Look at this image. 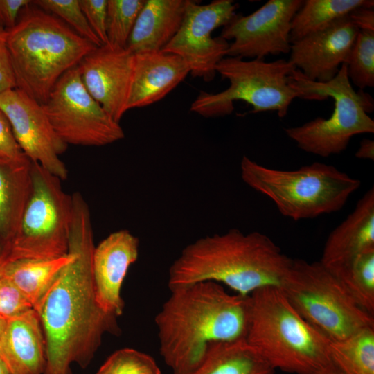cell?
<instances>
[{
	"label": "cell",
	"mask_w": 374,
	"mask_h": 374,
	"mask_svg": "<svg viewBox=\"0 0 374 374\" xmlns=\"http://www.w3.org/2000/svg\"><path fill=\"white\" fill-rule=\"evenodd\" d=\"M3 249H4V244H3V242L2 241V240L0 238V261H1L2 256H3Z\"/></svg>",
	"instance_id": "42"
},
{
	"label": "cell",
	"mask_w": 374,
	"mask_h": 374,
	"mask_svg": "<svg viewBox=\"0 0 374 374\" xmlns=\"http://www.w3.org/2000/svg\"><path fill=\"white\" fill-rule=\"evenodd\" d=\"M348 15L359 30H374L373 7H359L353 10Z\"/></svg>",
	"instance_id": "37"
},
{
	"label": "cell",
	"mask_w": 374,
	"mask_h": 374,
	"mask_svg": "<svg viewBox=\"0 0 374 374\" xmlns=\"http://www.w3.org/2000/svg\"><path fill=\"white\" fill-rule=\"evenodd\" d=\"M154 318L159 352L173 374H190L217 342L245 339L249 295L230 294L213 281L170 290Z\"/></svg>",
	"instance_id": "2"
},
{
	"label": "cell",
	"mask_w": 374,
	"mask_h": 374,
	"mask_svg": "<svg viewBox=\"0 0 374 374\" xmlns=\"http://www.w3.org/2000/svg\"><path fill=\"white\" fill-rule=\"evenodd\" d=\"M96 374H161L154 359L134 348H124L113 353Z\"/></svg>",
	"instance_id": "30"
},
{
	"label": "cell",
	"mask_w": 374,
	"mask_h": 374,
	"mask_svg": "<svg viewBox=\"0 0 374 374\" xmlns=\"http://www.w3.org/2000/svg\"><path fill=\"white\" fill-rule=\"evenodd\" d=\"M134 66V54L107 44L94 48L78 64L87 91L118 123L127 112Z\"/></svg>",
	"instance_id": "15"
},
{
	"label": "cell",
	"mask_w": 374,
	"mask_h": 374,
	"mask_svg": "<svg viewBox=\"0 0 374 374\" xmlns=\"http://www.w3.org/2000/svg\"><path fill=\"white\" fill-rule=\"evenodd\" d=\"M0 358L12 374H43L46 364L44 330L30 308L7 320L0 339Z\"/></svg>",
	"instance_id": "19"
},
{
	"label": "cell",
	"mask_w": 374,
	"mask_h": 374,
	"mask_svg": "<svg viewBox=\"0 0 374 374\" xmlns=\"http://www.w3.org/2000/svg\"><path fill=\"white\" fill-rule=\"evenodd\" d=\"M358 32L348 15L292 43L289 60L306 79L327 82L345 63Z\"/></svg>",
	"instance_id": "16"
},
{
	"label": "cell",
	"mask_w": 374,
	"mask_h": 374,
	"mask_svg": "<svg viewBox=\"0 0 374 374\" xmlns=\"http://www.w3.org/2000/svg\"><path fill=\"white\" fill-rule=\"evenodd\" d=\"M145 0H107V44L125 48Z\"/></svg>",
	"instance_id": "29"
},
{
	"label": "cell",
	"mask_w": 374,
	"mask_h": 374,
	"mask_svg": "<svg viewBox=\"0 0 374 374\" xmlns=\"http://www.w3.org/2000/svg\"><path fill=\"white\" fill-rule=\"evenodd\" d=\"M295 310L330 341L374 326V317L319 261L292 260L278 287Z\"/></svg>",
	"instance_id": "8"
},
{
	"label": "cell",
	"mask_w": 374,
	"mask_h": 374,
	"mask_svg": "<svg viewBox=\"0 0 374 374\" xmlns=\"http://www.w3.org/2000/svg\"><path fill=\"white\" fill-rule=\"evenodd\" d=\"M374 7L373 0H305L291 24L290 42L293 43L325 28L355 9Z\"/></svg>",
	"instance_id": "25"
},
{
	"label": "cell",
	"mask_w": 374,
	"mask_h": 374,
	"mask_svg": "<svg viewBox=\"0 0 374 374\" xmlns=\"http://www.w3.org/2000/svg\"><path fill=\"white\" fill-rule=\"evenodd\" d=\"M189 0H145L125 48L133 54L161 51L183 22Z\"/></svg>",
	"instance_id": "21"
},
{
	"label": "cell",
	"mask_w": 374,
	"mask_h": 374,
	"mask_svg": "<svg viewBox=\"0 0 374 374\" xmlns=\"http://www.w3.org/2000/svg\"><path fill=\"white\" fill-rule=\"evenodd\" d=\"M355 156L361 159H374V141L369 139L361 141Z\"/></svg>",
	"instance_id": "38"
},
{
	"label": "cell",
	"mask_w": 374,
	"mask_h": 374,
	"mask_svg": "<svg viewBox=\"0 0 374 374\" xmlns=\"http://www.w3.org/2000/svg\"><path fill=\"white\" fill-rule=\"evenodd\" d=\"M7 320L0 317V339L5 330L7 324Z\"/></svg>",
	"instance_id": "40"
},
{
	"label": "cell",
	"mask_w": 374,
	"mask_h": 374,
	"mask_svg": "<svg viewBox=\"0 0 374 374\" xmlns=\"http://www.w3.org/2000/svg\"><path fill=\"white\" fill-rule=\"evenodd\" d=\"M343 64L336 76L327 82L309 80L295 69L291 78L301 98L334 100V109L328 118H316L303 125L285 129L286 135L304 152L322 157L346 149L353 136L374 132V121L368 113L373 109L372 98L353 89Z\"/></svg>",
	"instance_id": "7"
},
{
	"label": "cell",
	"mask_w": 374,
	"mask_h": 374,
	"mask_svg": "<svg viewBox=\"0 0 374 374\" xmlns=\"http://www.w3.org/2000/svg\"><path fill=\"white\" fill-rule=\"evenodd\" d=\"M190 74L184 60L163 51L134 54V66L126 109L143 107L161 100Z\"/></svg>",
	"instance_id": "18"
},
{
	"label": "cell",
	"mask_w": 374,
	"mask_h": 374,
	"mask_svg": "<svg viewBox=\"0 0 374 374\" xmlns=\"http://www.w3.org/2000/svg\"><path fill=\"white\" fill-rule=\"evenodd\" d=\"M32 161L0 158V238L4 247L16 233L32 189Z\"/></svg>",
	"instance_id": "22"
},
{
	"label": "cell",
	"mask_w": 374,
	"mask_h": 374,
	"mask_svg": "<svg viewBox=\"0 0 374 374\" xmlns=\"http://www.w3.org/2000/svg\"><path fill=\"white\" fill-rule=\"evenodd\" d=\"M31 3L30 0H0V27L6 30L13 28L21 10Z\"/></svg>",
	"instance_id": "36"
},
{
	"label": "cell",
	"mask_w": 374,
	"mask_h": 374,
	"mask_svg": "<svg viewBox=\"0 0 374 374\" xmlns=\"http://www.w3.org/2000/svg\"><path fill=\"white\" fill-rule=\"evenodd\" d=\"M292 258L267 235L231 229L184 247L168 270L169 290L202 281L224 284L242 295L279 287Z\"/></svg>",
	"instance_id": "3"
},
{
	"label": "cell",
	"mask_w": 374,
	"mask_h": 374,
	"mask_svg": "<svg viewBox=\"0 0 374 374\" xmlns=\"http://www.w3.org/2000/svg\"><path fill=\"white\" fill-rule=\"evenodd\" d=\"M33 3L60 19L96 46L103 45L87 22L79 0H36Z\"/></svg>",
	"instance_id": "31"
},
{
	"label": "cell",
	"mask_w": 374,
	"mask_h": 374,
	"mask_svg": "<svg viewBox=\"0 0 374 374\" xmlns=\"http://www.w3.org/2000/svg\"><path fill=\"white\" fill-rule=\"evenodd\" d=\"M73 258V254L68 252L54 259L15 260L0 269V276L15 286L34 309L60 271Z\"/></svg>",
	"instance_id": "24"
},
{
	"label": "cell",
	"mask_w": 374,
	"mask_h": 374,
	"mask_svg": "<svg viewBox=\"0 0 374 374\" xmlns=\"http://www.w3.org/2000/svg\"><path fill=\"white\" fill-rule=\"evenodd\" d=\"M295 69L284 59L266 62L226 56L216 64L215 71L229 82V87L216 93L201 91L190 110L206 118L224 116L234 110V101L242 100L252 106L250 113L274 111L283 118L292 100L301 97L292 82Z\"/></svg>",
	"instance_id": "9"
},
{
	"label": "cell",
	"mask_w": 374,
	"mask_h": 374,
	"mask_svg": "<svg viewBox=\"0 0 374 374\" xmlns=\"http://www.w3.org/2000/svg\"><path fill=\"white\" fill-rule=\"evenodd\" d=\"M240 172L247 185L270 199L282 215L295 221L339 211L361 185L359 179L321 162L285 170L266 167L244 155Z\"/></svg>",
	"instance_id": "6"
},
{
	"label": "cell",
	"mask_w": 374,
	"mask_h": 374,
	"mask_svg": "<svg viewBox=\"0 0 374 374\" xmlns=\"http://www.w3.org/2000/svg\"><path fill=\"white\" fill-rule=\"evenodd\" d=\"M237 6L232 0H214L205 5L189 0L179 30L161 51L181 57L193 77L213 80L215 66L226 56L229 43L220 36L213 37L212 33L231 21Z\"/></svg>",
	"instance_id": "12"
},
{
	"label": "cell",
	"mask_w": 374,
	"mask_h": 374,
	"mask_svg": "<svg viewBox=\"0 0 374 374\" xmlns=\"http://www.w3.org/2000/svg\"><path fill=\"white\" fill-rule=\"evenodd\" d=\"M42 106L53 130L67 145L100 147L125 137L120 123L84 87L78 65L59 78Z\"/></svg>",
	"instance_id": "11"
},
{
	"label": "cell",
	"mask_w": 374,
	"mask_h": 374,
	"mask_svg": "<svg viewBox=\"0 0 374 374\" xmlns=\"http://www.w3.org/2000/svg\"><path fill=\"white\" fill-rule=\"evenodd\" d=\"M30 308L31 304L19 290L0 276V317L9 319Z\"/></svg>",
	"instance_id": "32"
},
{
	"label": "cell",
	"mask_w": 374,
	"mask_h": 374,
	"mask_svg": "<svg viewBox=\"0 0 374 374\" xmlns=\"http://www.w3.org/2000/svg\"><path fill=\"white\" fill-rule=\"evenodd\" d=\"M316 374H341L337 368L332 364L328 368L316 373Z\"/></svg>",
	"instance_id": "39"
},
{
	"label": "cell",
	"mask_w": 374,
	"mask_h": 374,
	"mask_svg": "<svg viewBox=\"0 0 374 374\" xmlns=\"http://www.w3.org/2000/svg\"><path fill=\"white\" fill-rule=\"evenodd\" d=\"M275 369L246 341L211 345L200 366L190 374H274Z\"/></svg>",
	"instance_id": "23"
},
{
	"label": "cell",
	"mask_w": 374,
	"mask_h": 374,
	"mask_svg": "<svg viewBox=\"0 0 374 374\" xmlns=\"http://www.w3.org/2000/svg\"><path fill=\"white\" fill-rule=\"evenodd\" d=\"M0 109L24 154L61 180L66 179L68 170L60 156L68 145L53 130L42 105L14 88L0 93Z\"/></svg>",
	"instance_id": "14"
},
{
	"label": "cell",
	"mask_w": 374,
	"mask_h": 374,
	"mask_svg": "<svg viewBox=\"0 0 374 374\" xmlns=\"http://www.w3.org/2000/svg\"><path fill=\"white\" fill-rule=\"evenodd\" d=\"M330 271L358 305L374 316V249Z\"/></svg>",
	"instance_id": "27"
},
{
	"label": "cell",
	"mask_w": 374,
	"mask_h": 374,
	"mask_svg": "<svg viewBox=\"0 0 374 374\" xmlns=\"http://www.w3.org/2000/svg\"><path fill=\"white\" fill-rule=\"evenodd\" d=\"M26 157L18 144L4 112L0 109V158L18 159Z\"/></svg>",
	"instance_id": "34"
},
{
	"label": "cell",
	"mask_w": 374,
	"mask_h": 374,
	"mask_svg": "<svg viewBox=\"0 0 374 374\" xmlns=\"http://www.w3.org/2000/svg\"><path fill=\"white\" fill-rule=\"evenodd\" d=\"M72 199L68 252L73 258L34 308L46 340L43 374H71L73 363L86 367L103 337L121 332L117 317L104 312L96 301L92 272L95 245L88 204L80 193H74Z\"/></svg>",
	"instance_id": "1"
},
{
	"label": "cell",
	"mask_w": 374,
	"mask_h": 374,
	"mask_svg": "<svg viewBox=\"0 0 374 374\" xmlns=\"http://www.w3.org/2000/svg\"><path fill=\"white\" fill-rule=\"evenodd\" d=\"M16 88L15 78L6 42V30L0 27V93Z\"/></svg>",
	"instance_id": "35"
},
{
	"label": "cell",
	"mask_w": 374,
	"mask_h": 374,
	"mask_svg": "<svg viewBox=\"0 0 374 374\" xmlns=\"http://www.w3.org/2000/svg\"><path fill=\"white\" fill-rule=\"evenodd\" d=\"M371 249H374L373 188L365 193L354 210L329 234L319 262L334 270Z\"/></svg>",
	"instance_id": "20"
},
{
	"label": "cell",
	"mask_w": 374,
	"mask_h": 374,
	"mask_svg": "<svg viewBox=\"0 0 374 374\" xmlns=\"http://www.w3.org/2000/svg\"><path fill=\"white\" fill-rule=\"evenodd\" d=\"M16 88L42 105L59 78L98 47L32 3L6 30Z\"/></svg>",
	"instance_id": "4"
},
{
	"label": "cell",
	"mask_w": 374,
	"mask_h": 374,
	"mask_svg": "<svg viewBox=\"0 0 374 374\" xmlns=\"http://www.w3.org/2000/svg\"><path fill=\"white\" fill-rule=\"evenodd\" d=\"M0 374H12L0 358Z\"/></svg>",
	"instance_id": "41"
},
{
	"label": "cell",
	"mask_w": 374,
	"mask_h": 374,
	"mask_svg": "<svg viewBox=\"0 0 374 374\" xmlns=\"http://www.w3.org/2000/svg\"><path fill=\"white\" fill-rule=\"evenodd\" d=\"M344 64L349 80L359 90L374 86V30H359Z\"/></svg>",
	"instance_id": "28"
},
{
	"label": "cell",
	"mask_w": 374,
	"mask_h": 374,
	"mask_svg": "<svg viewBox=\"0 0 374 374\" xmlns=\"http://www.w3.org/2000/svg\"><path fill=\"white\" fill-rule=\"evenodd\" d=\"M32 189L18 229L3 249L0 269L19 260L54 259L68 253L72 195L61 179L32 161Z\"/></svg>",
	"instance_id": "10"
},
{
	"label": "cell",
	"mask_w": 374,
	"mask_h": 374,
	"mask_svg": "<svg viewBox=\"0 0 374 374\" xmlns=\"http://www.w3.org/2000/svg\"><path fill=\"white\" fill-rule=\"evenodd\" d=\"M301 0H269L249 15L235 14L220 37L229 43L226 56L264 59L290 51L292 21Z\"/></svg>",
	"instance_id": "13"
},
{
	"label": "cell",
	"mask_w": 374,
	"mask_h": 374,
	"mask_svg": "<svg viewBox=\"0 0 374 374\" xmlns=\"http://www.w3.org/2000/svg\"><path fill=\"white\" fill-rule=\"evenodd\" d=\"M139 240L128 230L110 233L95 247L92 272L97 303L105 312L119 317L124 301L121 287L130 267L139 256Z\"/></svg>",
	"instance_id": "17"
},
{
	"label": "cell",
	"mask_w": 374,
	"mask_h": 374,
	"mask_svg": "<svg viewBox=\"0 0 374 374\" xmlns=\"http://www.w3.org/2000/svg\"><path fill=\"white\" fill-rule=\"evenodd\" d=\"M328 350L341 374H374V326L344 339L329 341Z\"/></svg>",
	"instance_id": "26"
},
{
	"label": "cell",
	"mask_w": 374,
	"mask_h": 374,
	"mask_svg": "<svg viewBox=\"0 0 374 374\" xmlns=\"http://www.w3.org/2000/svg\"><path fill=\"white\" fill-rule=\"evenodd\" d=\"M80 8L93 33L101 44L107 43V0H79Z\"/></svg>",
	"instance_id": "33"
},
{
	"label": "cell",
	"mask_w": 374,
	"mask_h": 374,
	"mask_svg": "<svg viewBox=\"0 0 374 374\" xmlns=\"http://www.w3.org/2000/svg\"><path fill=\"white\" fill-rule=\"evenodd\" d=\"M249 296L245 339L275 370L316 374L332 365L330 340L295 310L278 287H263Z\"/></svg>",
	"instance_id": "5"
}]
</instances>
